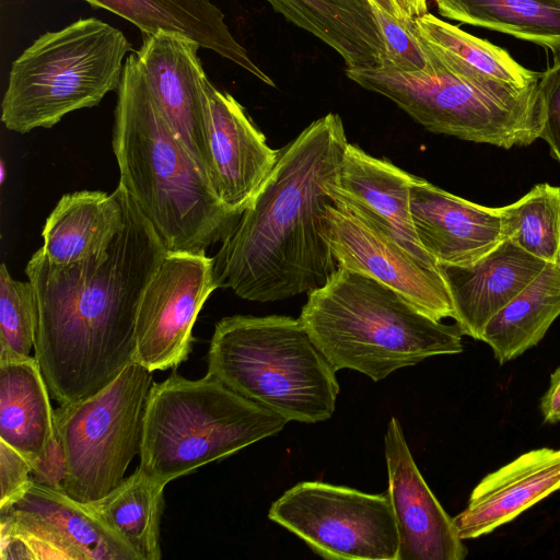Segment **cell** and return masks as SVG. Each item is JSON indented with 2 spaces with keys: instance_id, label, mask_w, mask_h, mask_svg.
I'll use <instances>...</instances> for the list:
<instances>
[{
  "instance_id": "cell-6",
  "label": "cell",
  "mask_w": 560,
  "mask_h": 560,
  "mask_svg": "<svg viewBox=\"0 0 560 560\" xmlns=\"http://www.w3.org/2000/svg\"><path fill=\"white\" fill-rule=\"evenodd\" d=\"M287 422L208 374L189 380L174 369L149 392L138 467L166 486L278 434Z\"/></svg>"
},
{
  "instance_id": "cell-26",
  "label": "cell",
  "mask_w": 560,
  "mask_h": 560,
  "mask_svg": "<svg viewBox=\"0 0 560 560\" xmlns=\"http://www.w3.org/2000/svg\"><path fill=\"white\" fill-rule=\"evenodd\" d=\"M560 316V266L548 264L486 325L480 340L503 364L536 346Z\"/></svg>"
},
{
  "instance_id": "cell-35",
  "label": "cell",
  "mask_w": 560,
  "mask_h": 560,
  "mask_svg": "<svg viewBox=\"0 0 560 560\" xmlns=\"http://www.w3.org/2000/svg\"><path fill=\"white\" fill-rule=\"evenodd\" d=\"M377 8L399 20H413L428 12L427 0H369Z\"/></svg>"
},
{
  "instance_id": "cell-25",
  "label": "cell",
  "mask_w": 560,
  "mask_h": 560,
  "mask_svg": "<svg viewBox=\"0 0 560 560\" xmlns=\"http://www.w3.org/2000/svg\"><path fill=\"white\" fill-rule=\"evenodd\" d=\"M419 37L451 71L522 91L538 83L539 72L520 65L505 49L427 12L415 19Z\"/></svg>"
},
{
  "instance_id": "cell-4",
  "label": "cell",
  "mask_w": 560,
  "mask_h": 560,
  "mask_svg": "<svg viewBox=\"0 0 560 560\" xmlns=\"http://www.w3.org/2000/svg\"><path fill=\"white\" fill-rule=\"evenodd\" d=\"M300 320L338 371L374 382L434 355L463 351L459 327L436 320L390 287L338 266L307 293Z\"/></svg>"
},
{
  "instance_id": "cell-30",
  "label": "cell",
  "mask_w": 560,
  "mask_h": 560,
  "mask_svg": "<svg viewBox=\"0 0 560 560\" xmlns=\"http://www.w3.org/2000/svg\"><path fill=\"white\" fill-rule=\"evenodd\" d=\"M38 306L34 285L15 280L0 267V359L30 355L34 348Z\"/></svg>"
},
{
  "instance_id": "cell-5",
  "label": "cell",
  "mask_w": 560,
  "mask_h": 560,
  "mask_svg": "<svg viewBox=\"0 0 560 560\" xmlns=\"http://www.w3.org/2000/svg\"><path fill=\"white\" fill-rule=\"evenodd\" d=\"M336 372L300 318L284 315L223 317L207 354L208 375L288 421L332 416Z\"/></svg>"
},
{
  "instance_id": "cell-12",
  "label": "cell",
  "mask_w": 560,
  "mask_h": 560,
  "mask_svg": "<svg viewBox=\"0 0 560 560\" xmlns=\"http://www.w3.org/2000/svg\"><path fill=\"white\" fill-rule=\"evenodd\" d=\"M215 289L206 253L167 252L138 307L133 362L154 372L186 361L198 314Z\"/></svg>"
},
{
  "instance_id": "cell-17",
  "label": "cell",
  "mask_w": 560,
  "mask_h": 560,
  "mask_svg": "<svg viewBox=\"0 0 560 560\" xmlns=\"http://www.w3.org/2000/svg\"><path fill=\"white\" fill-rule=\"evenodd\" d=\"M413 179L390 161L372 156L348 142L330 196L334 205L378 226L421 265L439 269L421 246L412 224L409 199Z\"/></svg>"
},
{
  "instance_id": "cell-23",
  "label": "cell",
  "mask_w": 560,
  "mask_h": 560,
  "mask_svg": "<svg viewBox=\"0 0 560 560\" xmlns=\"http://www.w3.org/2000/svg\"><path fill=\"white\" fill-rule=\"evenodd\" d=\"M124 188L63 195L46 219L40 247L57 265L86 259L109 246L124 222Z\"/></svg>"
},
{
  "instance_id": "cell-8",
  "label": "cell",
  "mask_w": 560,
  "mask_h": 560,
  "mask_svg": "<svg viewBox=\"0 0 560 560\" xmlns=\"http://www.w3.org/2000/svg\"><path fill=\"white\" fill-rule=\"evenodd\" d=\"M346 74L434 133L503 149L526 147L540 138L538 83L517 91L482 82L451 71L435 55L429 71L377 67L346 69Z\"/></svg>"
},
{
  "instance_id": "cell-29",
  "label": "cell",
  "mask_w": 560,
  "mask_h": 560,
  "mask_svg": "<svg viewBox=\"0 0 560 560\" xmlns=\"http://www.w3.org/2000/svg\"><path fill=\"white\" fill-rule=\"evenodd\" d=\"M498 210L503 238L546 264L560 266V186L537 184Z\"/></svg>"
},
{
  "instance_id": "cell-14",
  "label": "cell",
  "mask_w": 560,
  "mask_h": 560,
  "mask_svg": "<svg viewBox=\"0 0 560 560\" xmlns=\"http://www.w3.org/2000/svg\"><path fill=\"white\" fill-rule=\"evenodd\" d=\"M200 46L165 32L143 35L135 51L151 93L171 128L211 182Z\"/></svg>"
},
{
  "instance_id": "cell-11",
  "label": "cell",
  "mask_w": 560,
  "mask_h": 560,
  "mask_svg": "<svg viewBox=\"0 0 560 560\" xmlns=\"http://www.w3.org/2000/svg\"><path fill=\"white\" fill-rule=\"evenodd\" d=\"M2 560H139L86 505L32 481L0 510Z\"/></svg>"
},
{
  "instance_id": "cell-33",
  "label": "cell",
  "mask_w": 560,
  "mask_h": 560,
  "mask_svg": "<svg viewBox=\"0 0 560 560\" xmlns=\"http://www.w3.org/2000/svg\"><path fill=\"white\" fill-rule=\"evenodd\" d=\"M31 463L0 440V510L18 501L32 483Z\"/></svg>"
},
{
  "instance_id": "cell-20",
  "label": "cell",
  "mask_w": 560,
  "mask_h": 560,
  "mask_svg": "<svg viewBox=\"0 0 560 560\" xmlns=\"http://www.w3.org/2000/svg\"><path fill=\"white\" fill-rule=\"evenodd\" d=\"M560 490V450H533L487 475L455 516L459 537L477 538L511 522Z\"/></svg>"
},
{
  "instance_id": "cell-10",
  "label": "cell",
  "mask_w": 560,
  "mask_h": 560,
  "mask_svg": "<svg viewBox=\"0 0 560 560\" xmlns=\"http://www.w3.org/2000/svg\"><path fill=\"white\" fill-rule=\"evenodd\" d=\"M268 517L325 559L398 558L399 534L387 492L302 481L271 504Z\"/></svg>"
},
{
  "instance_id": "cell-9",
  "label": "cell",
  "mask_w": 560,
  "mask_h": 560,
  "mask_svg": "<svg viewBox=\"0 0 560 560\" xmlns=\"http://www.w3.org/2000/svg\"><path fill=\"white\" fill-rule=\"evenodd\" d=\"M152 371L132 362L96 394L54 410L68 472L63 491L90 503L114 490L140 453Z\"/></svg>"
},
{
  "instance_id": "cell-21",
  "label": "cell",
  "mask_w": 560,
  "mask_h": 560,
  "mask_svg": "<svg viewBox=\"0 0 560 560\" xmlns=\"http://www.w3.org/2000/svg\"><path fill=\"white\" fill-rule=\"evenodd\" d=\"M105 9L137 26L142 35L160 32L186 37L243 68L262 83L272 79L249 57L211 0H82Z\"/></svg>"
},
{
  "instance_id": "cell-7",
  "label": "cell",
  "mask_w": 560,
  "mask_h": 560,
  "mask_svg": "<svg viewBox=\"0 0 560 560\" xmlns=\"http://www.w3.org/2000/svg\"><path fill=\"white\" fill-rule=\"evenodd\" d=\"M130 51L125 34L96 18L40 35L11 65L1 121L26 133L98 105L117 91Z\"/></svg>"
},
{
  "instance_id": "cell-28",
  "label": "cell",
  "mask_w": 560,
  "mask_h": 560,
  "mask_svg": "<svg viewBox=\"0 0 560 560\" xmlns=\"http://www.w3.org/2000/svg\"><path fill=\"white\" fill-rule=\"evenodd\" d=\"M439 13L501 32L560 56V0H435Z\"/></svg>"
},
{
  "instance_id": "cell-13",
  "label": "cell",
  "mask_w": 560,
  "mask_h": 560,
  "mask_svg": "<svg viewBox=\"0 0 560 560\" xmlns=\"http://www.w3.org/2000/svg\"><path fill=\"white\" fill-rule=\"evenodd\" d=\"M323 221L338 266L390 287L436 320L454 319L450 293L439 269L424 267L378 226L343 207L327 205Z\"/></svg>"
},
{
  "instance_id": "cell-27",
  "label": "cell",
  "mask_w": 560,
  "mask_h": 560,
  "mask_svg": "<svg viewBox=\"0 0 560 560\" xmlns=\"http://www.w3.org/2000/svg\"><path fill=\"white\" fill-rule=\"evenodd\" d=\"M165 486L139 467L89 509L135 551L139 560H160V524Z\"/></svg>"
},
{
  "instance_id": "cell-34",
  "label": "cell",
  "mask_w": 560,
  "mask_h": 560,
  "mask_svg": "<svg viewBox=\"0 0 560 560\" xmlns=\"http://www.w3.org/2000/svg\"><path fill=\"white\" fill-rule=\"evenodd\" d=\"M67 457L56 431L42 456L32 465V481L54 490L63 491L67 478Z\"/></svg>"
},
{
  "instance_id": "cell-18",
  "label": "cell",
  "mask_w": 560,
  "mask_h": 560,
  "mask_svg": "<svg viewBox=\"0 0 560 560\" xmlns=\"http://www.w3.org/2000/svg\"><path fill=\"white\" fill-rule=\"evenodd\" d=\"M409 202L417 237L436 264H472L503 240L498 207L471 202L417 176Z\"/></svg>"
},
{
  "instance_id": "cell-22",
  "label": "cell",
  "mask_w": 560,
  "mask_h": 560,
  "mask_svg": "<svg viewBox=\"0 0 560 560\" xmlns=\"http://www.w3.org/2000/svg\"><path fill=\"white\" fill-rule=\"evenodd\" d=\"M273 10L341 56L346 69L386 63L385 43L369 0H267Z\"/></svg>"
},
{
  "instance_id": "cell-19",
  "label": "cell",
  "mask_w": 560,
  "mask_h": 560,
  "mask_svg": "<svg viewBox=\"0 0 560 560\" xmlns=\"http://www.w3.org/2000/svg\"><path fill=\"white\" fill-rule=\"evenodd\" d=\"M547 265L508 238L472 264H438L463 335L480 340L488 322Z\"/></svg>"
},
{
  "instance_id": "cell-36",
  "label": "cell",
  "mask_w": 560,
  "mask_h": 560,
  "mask_svg": "<svg viewBox=\"0 0 560 560\" xmlns=\"http://www.w3.org/2000/svg\"><path fill=\"white\" fill-rule=\"evenodd\" d=\"M540 409L546 422L560 421V366L550 377V385L541 399Z\"/></svg>"
},
{
  "instance_id": "cell-15",
  "label": "cell",
  "mask_w": 560,
  "mask_h": 560,
  "mask_svg": "<svg viewBox=\"0 0 560 560\" xmlns=\"http://www.w3.org/2000/svg\"><path fill=\"white\" fill-rule=\"evenodd\" d=\"M386 490L399 534L397 560H463L467 548L454 520L444 511L408 447L399 421L392 417L384 438Z\"/></svg>"
},
{
  "instance_id": "cell-1",
  "label": "cell",
  "mask_w": 560,
  "mask_h": 560,
  "mask_svg": "<svg viewBox=\"0 0 560 560\" xmlns=\"http://www.w3.org/2000/svg\"><path fill=\"white\" fill-rule=\"evenodd\" d=\"M122 201L108 247L69 265L39 248L25 268L38 306L34 357L59 405L96 394L133 362L138 307L167 250L125 188Z\"/></svg>"
},
{
  "instance_id": "cell-16",
  "label": "cell",
  "mask_w": 560,
  "mask_h": 560,
  "mask_svg": "<svg viewBox=\"0 0 560 560\" xmlns=\"http://www.w3.org/2000/svg\"><path fill=\"white\" fill-rule=\"evenodd\" d=\"M205 93L211 184L225 208L241 217L275 167L278 150L234 96L209 79Z\"/></svg>"
},
{
  "instance_id": "cell-31",
  "label": "cell",
  "mask_w": 560,
  "mask_h": 560,
  "mask_svg": "<svg viewBox=\"0 0 560 560\" xmlns=\"http://www.w3.org/2000/svg\"><path fill=\"white\" fill-rule=\"evenodd\" d=\"M381 30L386 51V63L404 72L429 71L434 66V55L419 37L413 20H399L372 7Z\"/></svg>"
},
{
  "instance_id": "cell-24",
  "label": "cell",
  "mask_w": 560,
  "mask_h": 560,
  "mask_svg": "<svg viewBox=\"0 0 560 560\" xmlns=\"http://www.w3.org/2000/svg\"><path fill=\"white\" fill-rule=\"evenodd\" d=\"M49 395L35 357L0 359V440L31 465L55 434Z\"/></svg>"
},
{
  "instance_id": "cell-3",
  "label": "cell",
  "mask_w": 560,
  "mask_h": 560,
  "mask_svg": "<svg viewBox=\"0 0 560 560\" xmlns=\"http://www.w3.org/2000/svg\"><path fill=\"white\" fill-rule=\"evenodd\" d=\"M112 143L119 184L167 252L206 253L233 230L240 215L225 208L171 128L132 51L117 89Z\"/></svg>"
},
{
  "instance_id": "cell-37",
  "label": "cell",
  "mask_w": 560,
  "mask_h": 560,
  "mask_svg": "<svg viewBox=\"0 0 560 560\" xmlns=\"http://www.w3.org/2000/svg\"><path fill=\"white\" fill-rule=\"evenodd\" d=\"M427 1H429V0H427Z\"/></svg>"
},
{
  "instance_id": "cell-32",
  "label": "cell",
  "mask_w": 560,
  "mask_h": 560,
  "mask_svg": "<svg viewBox=\"0 0 560 560\" xmlns=\"http://www.w3.org/2000/svg\"><path fill=\"white\" fill-rule=\"evenodd\" d=\"M538 95L541 109V131L552 156L560 163V56L540 74Z\"/></svg>"
},
{
  "instance_id": "cell-2",
  "label": "cell",
  "mask_w": 560,
  "mask_h": 560,
  "mask_svg": "<svg viewBox=\"0 0 560 560\" xmlns=\"http://www.w3.org/2000/svg\"><path fill=\"white\" fill-rule=\"evenodd\" d=\"M328 113L278 150V160L213 259L217 288L252 302H277L322 288L338 269L324 234L346 144Z\"/></svg>"
}]
</instances>
